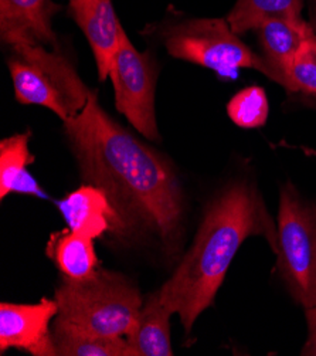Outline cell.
Returning <instances> with one entry per match:
<instances>
[{
	"label": "cell",
	"mask_w": 316,
	"mask_h": 356,
	"mask_svg": "<svg viewBox=\"0 0 316 356\" xmlns=\"http://www.w3.org/2000/svg\"><path fill=\"white\" fill-rule=\"evenodd\" d=\"M227 114L240 128L256 129L264 127L269 115L265 90L258 86L242 88L228 101Z\"/></svg>",
	"instance_id": "ac0fdd59"
},
{
	"label": "cell",
	"mask_w": 316,
	"mask_h": 356,
	"mask_svg": "<svg viewBox=\"0 0 316 356\" xmlns=\"http://www.w3.org/2000/svg\"><path fill=\"white\" fill-rule=\"evenodd\" d=\"M63 124L83 182L107 193L122 222L124 241L151 243L167 260H176L186 197L172 163L105 113L95 91Z\"/></svg>",
	"instance_id": "6da1fadb"
},
{
	"label": "cell",
	"mask_w": 316,
	"mask_h": 356,
	"mask_svg": "<svg viewBox=\"0 0 316 356\" xmlns=\"http://www.w3.org/2000/svg\"><path fill=\"white\" fill-rule=\"evenodd\" d=\"M276 270L290 296L305 308L316 305V199L288 182L279 192Z\"/></svg>",
	"instance_id": "5b68a950"
},
{
	"label": "cell",
	"mask_w": 316,
	"mask_h": 356,
	"mask_svg": "<svg viewBox=\"0 0 316 356\" xmlns=\"http://www.w3.org/2000/svg\"><path fill=\"white\" fill-rule=\"evenodd\" d=\"M303 0H237L227 22L238 35L272 19L302 16Z\"/></svg>",
	"instance_id": "e0dca14e"
},
{
	"label": "cell",
	"mask_w": 316,
	"mask_h": 356,
	"mask_svg": "<svg viewBox=\"0 0 316 356\" xmlns=\"http://www.w3.org/2000/svg\"><path fill=\"white\" fill-rule=\"evenodd\" d=\"M254 236L265 238L276 253V222L257 185L247 179L230 182L208 202L190 248L158 290L165 307L179 315L186 334L215 304L241 244Z\"/></svg>",
	"instance_id": "7a4b0ae2"
},
{
	"label": "cell",
	"mask_w": 316,
	"mask_h": 356,
	"mask_svg": "<svg viewBox=\"0 0 316 356\" xmlns=\"http://www.w3.org/2000/svg\"><path fill=\"white\" fill-rule=\"evenodd\" d=\"M67 227L92 240L113 236L124 241V227L118 211L102 189L84 184L57 202Z\"/></svg>",
	"instance_id": "9c48e42d"
},
{
	"label": "cell",
	"mask_w": 316,
	"mask_h": 356,
	"mask_svg": "<svg viewBox=\"0 0 316 356\" xmlns=\"http://www.w3.org/2000/svg\"><path fill=\"white\" fill-rule=\"evenodd\" d=\"M173 314L165 307L159 291L144 300L142 308L126 341L133 356H172L170 316Z\"/></svg>",
	"instance_id": "5bb4252c"
},
{
	"label": "cell",
	"mask_w": 316,
	"mask_h": 356,
	"mask_svg": "<svg viewBox=\"0 0 316 356\" xmlns=\"http://www.w3.org/2000/svg\"><path fill=\"white\" fill-rule=\"evenodd\" d=\"M160 38L172 57L212 70L222 80L237 79L244 68L271 79L263 56L245 44L224 19L181 22L165 27Z\"/></svg>",
	"instance_id": "8992f818"
},
{
	"label": "cell",
	"mask_w": 316,
	"mask_h": 356,
	"mask_svg": "<svg viewBox=\"0 0 316 356\" xmlns=\"http://www.w3.org/2000/svg\"><path fill=\"white\" fill-rule=\"evenodd\" d=\"M110 79L115 92V106L128 122L147 139L159 140L156 120L158 63L151 51L140 53L125 30L115 53Z\"/></svg>",
	"instance_id": "52a82bcc"
},
{
	"label": "cell",
	"mask_w": 316,
	"mask_h": 356,
	"mask_svg": "<svg viewBox=\"0 0 316 356\" xmlns=\"http://www.w3.org/2000/svg\"><path fill=\"white\" fill-rule=\"evenodd\" d=\"M315 30L310 23L299 17L272 19L257 29L258 42L274 83L287 88V73L302 46Z\"/></svg>",
	"instance_id": "7c38bea8"
},
{
	"label": "cell",
	"mask_w": 316,
	"mask_h": 356,
	"mask_svg": "<svg viewBox=\"0 0 316 356\" xmlns=\"http://www.w3.org/2000/svg\"><path fill=\"white\" fill-rule=\"evenodd\" d=\"M309 2V17H310V26L316 33V0H308Z\"/></svg>",
	"instance_id": "44dd1931"
},
{
	"label": "cell",
	"mask_w": 316,
	"mask_h": 356,
	"mask_svg": "<svg viewBox=\"0 0 316 356\" xmlns=\"http://www.w3.org/2000/svg\"><path fill=\"white\" fill-rule=\"evenodd\" d=\"M31 132L26 131L0 142V199L17 193L47 199V193L30 173L28 166L34 162L30 151Z\"/></svg>",
	"instance_id": "4fadbf2b"
},
{
	"label": "cell",
	"mask_w": 316,
	"mask_h": 356,
	"mask_svg": "<svg viewBox=\"0 0 316 356\" xmlns=\"http://www.w3.org/2000/svg\"><path fill=\"white\" fill-rule=\"evenodd\" d=\"M57 301L43 297L38 304L2 302L0 305V353L20 349L33 356H57L53 321Z\"/></svg>",
	"instance_id": "ba28073f"
},
{
	"label": "cell",
	"mask_w": 316,
	"mask_h": 356,
	"mask_svg": "<svg viewBox=\"0 0 316 356\" xmlns=\"http://www.w3.org/2000/svg\"><path fill=\"white\" fill-rule=\"evenodd\" d=\"M305 318L308 324V338L301 350V355L316 356V305L305 308Z\"/></svg>",
	"instance_id": "ffe728a7"
},
{
	"label": "cell",
	"mask_w": 316,
	"mask_h": 356,
	"mask_svg": "<svg viewBox=\"0 0 316 356\" xmlns=\"http://www.w3.org/2000/svg\"><path fill=\"white\" fill-rule=\"evenodd\" d=\"M57 356H133L126 338L98 337L53 321Z\"/></svg>",
	"instance_id": "2e32d148"
},
{
	"label": "cell",
	"mask_w": 316,
	"mask_h": 356,
	"mask_svg": "<svg viewBox=\"0 0 316 356\" xmlns=\"http://www.w3.org/2000/svg\"><path fill=\"white\" fill-rule=\"evenodd\" d=\"M54 300L58 305L54 323L110 338H126L144 304L128 277L102 267L81 280L63 277Z\"/></svg>",
	"instance_id": "3957f363"
},
{
	"label": "cell",
	"mask_w": 316,
	"mask_h": 356,
	"mask_svg": "<svg viewBox=\"0 0 316 356\" xmlns=\"http://www.w3.org/2000/svg\"><path fill=\"white\" fill-rule=\"evenodd\" d=\"M10 49L8 67L20 104L44 106L63 122L84 108L92 90L60 50L26 43Z\"/></svg>",
	"instance_id": "277c9868"
},
{
	"label": "cell",
	"mask_w": 316,
	"mask_h": 356,
	"mask_svg": "<svg viewBox=\"0 0 316 356\" xmlns=\"http://www.w3.org/2000/svg\"><path fill=\"white\" fill-rule=\"evenodd\" d=\"M60 6L53 0H0V35L9 46L26 43L57 47L53 17Z\"/></svg>",
	"instance_id": "30bf717a"
},
{
	"label": "cell",
	"mask_w": 316,
	"mask_h": 356,
	"mask_svg": "<svg viewBox=\"0 0 316 356\" xmlns=\"http://www.w3.org/2000/svg\"><path fill=\"white\" fill-rule=\"evenodd\" d=\"M290 94L316 97V33L302 43L287 73V88Z\"/></svg>",
	"instance_id": "d6986e66"
},
{
	"label": "cell",
	"mask_w": 316,
	"mask_h": 356,
	"mask_svg": "<svg viewBox=\"0 0 316 356\" xmlns=\"http://www.w3.org/2000/svg\"><path fill=\"white\" fill-rule=\"evenodd\" d=\"M46 254L63 277L72 280L87 278L101 267L94 240L73 232L69 227L54 232L50 236Z\"/></svg>",
	"instance_id": "9a60e30c"
},
{
	"label": "cell",
	"mask_w": 316,
	"mask_h": 356,
	"mask_svg": "<svg viewBox=\"0 0 316 356\" xmlns=\"http://www.w3.org/2000/svg\"><path fill=\"white\" fill-rule=\"evenodd\" d=\"M69 9L92 50L99 81H107L124 30L113 0H69Z\"/></svg>",
	"instance_id": "8fae6325"
}]
</instances>
